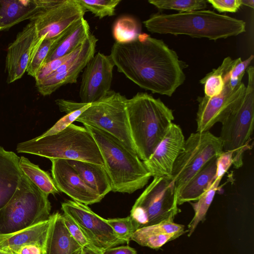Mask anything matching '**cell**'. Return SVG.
<instances>
[{"mask_svg":"<svg viewBox=\"0 0 254 254\" xmlns=\"http://www.w3.org/2000/svg\"><path fill=\"white\" fill-rule=\"evenodd\" d=\"M110 56L119 72L153 93L171 97L186 79L187 63L162 40L146 34L130 42H115Z\"/></svg>","mask_w":254,"mask_h":254,"instance_id":"1","label":"cell"},{"mask_svg":"<svg viewBox=\"0 0 254 254\" xmlns=\"http://www.w3.org/2000/svg\"><path fill=\"white\" fill-rule=\"evenodd\" d=\"M152 33L186 35L216 41L237 36L246 31V22L210 10L167 14H153L143 22Z\"/></svg>","mask_w":254,"mask_h":254,"instance_id":"2","label":"cell"},{"mask_svg":"<svg viewBox=\"0 0 254 254\" xmlns=\"http://www.w3.org/2000/svg\"><path fill=\"white\" fill-rule=\"evenodd\" d=\"M126 109L136 154L143 162L146 161L173 123V111L160 98L146 92H138L127 99Z\"/></svg>","mask_w":254,"mask_h":254,"instance_id":"3","label":"cell"},{"mask_svg":"<svg viewBox=\"0 0 254 254\" xmlns=\"http://www.w3.org/2000/svg\"><path fill=\"white\" fill-rule=\"evenodd\" d=\"M99 148L105 169L112 184V191L132 193L143 188L151 177L137 155L111 134L84 125Z\"/></svg>","mask_w":254,"mask_h":254,"instance_id":"4","label":"cell"},{"mask_svg":"<svg viewBox=\"0 0 254 254\" xmlns=\"http://www.w3.org/2000/svg\"><path fill=\"white\" fill-rule=\"evenodd\" d=\"M18 153L52 159L75 160L105 167L99 148L90 132L84 127L71 124L53 135L40 136L17 144Z\"/></svg>","mask_w":254,"mask_h":254,"instance_id":"5","label":"cell"},{"mask_svg":"<svg viewBox=\"0 0 254 254\" xmlns=\"http://www.w3.org/2000/svg\"><path fill=\"white\" fill-rule=\"evenodd\" d=\"M49 195L24 174L9 201L0 209V234L15 232L48 220Z\"/></svg>","mask_w":254,"mask_h":254,"instance_id":"6","label":"cell"},{"mask_svg":"<svg viewBox=\"0 0 254 254\" xmlns=\"http://www.w3.org/2000/svg\"><path fill=\"white\" fill-rule=\"evenodd\" d=\"M248 81L245 92L238 106L222 123L219 138L224 152H233L236 168L243 165V154L250 148L254 124V67L247 69Z\"/></svg>","mask_w":254,"mask_h":254,"instance_id":"7","label":"cell"},{"mask_svg":"<svg viewBox=\"0 0 254 254\" xmlns=\"http://www.w3.org/2000/svg\"><path fill=\"white\" fill-rule=\"evenodd\" d=\"M180 212L171 177H156L136 200L129 216L138 229L164 220H174Z\"/></svg>","mask_w":254,"mask_h":254,"instance_id":"8","label":"cell"},{"mask_svg":"<svg viewBox=\"0 0 254 254\" xmlns=\"http://www.w3.org/2000/svg\"><path fill=\"white\" fill-rule=\"evenodd\" d=\"M127 99L119 92L110 90L104 97L91 103L75 121L111 134L136 154L128 121Z\"/></svg>","mask_w":254,"mask_h":254,"instance_id":"9","label":"cell"},{"mask_svg":"<svg viewBox=\"0 0 254 254\" xmlns=\"http://www.w3.org/2000/svg\"><path fill=\"white\" fill-rule=\"evenodd\" d=\"M223 152L219 138L209 131L191 133L183 150L176 160L171 178L178 194L186 184L210 159Z\"/></svg>","mask_w":254,"mask_h":254,"instance_id":"10","label":"cell"},{"mask_svg":"<svg viewBox=\"0 0 254 254\" xmlns=\"http://www.w3.org/2000/svg\"><path fill=\"white\" fill-rule=\"evenodd\" d=\"M87 11L77 0H44L35 22L39 38L58 36L84 17Z\"/></svg>","mask_w":254,"mask_h":254,"instance_id":"11","label":"cell"},{"mask_svg":"<svg viewBox=\"0 0 254 254\" xmlns=\"http://www.w3.org/2000/svg\"><path fill=\"white\" fill-rule=\"evenodd\" d=\"M62 209L78 225L95 248L103 251L126 243L117 236L107 219L96 214L87 205L67 200L62 203Z\"/></svg>","mask_w":254,"mask_h":254,"instance_id":"12","label":"cell"},{"mask_svg":"<svg viewBox=\"0 0 254 254\" xmlns=\"http://www.w3.org/2000/svg\"><path fill=\"white\" fill-rule=\"evenodd\" d=\"M229 72L224 76V86L220 94L211 98L205 96L197 97L196 132L209 131L216 123H222L240 102L246 86L241 82L232 88L229 85Z\"/></svg>","mask_w":254,"mask_h":254,"instance_id":"13","label":"cell"},{"mask_svg":"<svg viewBox=\"0 0 254 254\" xmlns=\"http://www.w3.org/2000/svg\"><path fill=\"white\" fill-rule=\"evenodd\" d=\"M115 64L111 56L98 52L89 61L82 76L79 96L81 102L92 103L110 91Z\"/></svg>","mask_w":254,"mask_h":254,"instance_id":"14","label":"cell"},{"mask_svg":"<svg viewBox=\"0 0 254 254\" xmlns=\"http://www.w3.org/2000/svg\"><path fill=\"white\" fill-rule=\"evenodd\" d=\"M185 136L173 123L150 158L143 163L151 177H171L174 163L183 150Z\"/></svg>","mask_w":254,"mask_h":254,"instance_id":"15","label":"cell"},{"mask_svg":"<svg viewBox=\"0 0 254 254\" xmlns=\"http://www.w3.org/2000/svg\"><path fill=\"white\" fill-rule=\"evenodd\" d=\"M52 178L59 191L74 201L88 205L100 202L103 198L87 185L65 159H52Z\"/></svg>","mask_w":254,"mask_h":254,"instance_id":"16","label":"cell"},{"mask_svg":"<svg viewBox=\"0 0 254 254\" xmlns=\"http://www.w3.org/2000/svg\"><path fill=\"white\" fill-rule=\"evenodd\" d=\"M38 39L35 22L30 21L9 45L5 58L8 84L21 78L24 75Z\"/></svg>","mask_w":254,"mask_h":254,"instance_id":"17","label":"cell"},{"mask_svg":"<svg viewBox=\"0 0 254 254\" xmlns=\"http://www.w3.org/2000/svg\"><path fill=\"white\" fill-rule=\"evenodd\" d=\"M97 41L96 37L91 33L83 42L81 50L72 66L64 71L52 74L36 81L38 91L44 96H48L63 85L76 83L80 73L94 57Z\"/></svg>","mask_w":254,"mask_h":254,"instance_id":"18","label":"cell"},{"mask_svg":"<svg viewBox=\"0 0 254 254\" xmlns=\"http://www.w3.org/2000/svg\"><path fill=\"white\" fill-rule=\"evenodd\" d=\"M50 224L43 247L45 254H80L83 247L66 228L62 214L57 212L50 217Z\"/></svg>","mask_w":254,"mask_h":254,"instance_id":"19","label":"cell"},{"mask_svg":"<svg viewBox=\"0 0 254 254\" xmlns=\"http://www.w3.org/2000/svg\"><path fill=\"white\" fill-rule=\"evenodd\" d=\"M20 157L0 146V209L14 194L23 173L20 169Z\"/></svg>","mask_w":254,"mask_h":254,"instance_id":"20","label":"cell"},{"mask_svg":"<svg viewBox=\"0 0 254 254\" xmlns=\"http://www.w3.org/2000/svg\"><path fill=\"white\" fill-rule=\"evenodd\" d=\"M218 157L207 162L182 189L177 196L178 205L197 200L210 188L216 178Z\"/></svg>","mask_w":254,"mask_h":254,"instance_id":"21","label":"cell"},{"mask_svg":"<svg viewBox=\"0 0 254 254\" xmlns=\"http://www.w3.org/2000/svg\"><path fill=\"white\" fill-rule=\"evenodd\" d=\"M49 224L50 219L15 232L0 234V249L15 254L21 247L28 244L43 248Z\"/></svg>","mask_w":254,"mask_h":254,"instance_id":"22","label":"cell"},{"mask_svg":"<svg viewBox=\"0 0 254 254\" xmlns=\"http://www.w3.org/2000/svg\"><path fill=\"white\" fill-rule=\"evenodd\" d=\"M90 34L89 25L84 17L73 23L52 46L45 64L72 53L83 43Z\"/></svg>","mask_w":254,"mask_h":254,"instance_id":"23","label":"cell"},{"mask_svg":"<svg viewBox=\"0 0 254 254\" xmlns=\"http://www.w3.org/2000/svg\"><path fill=\"white\" fill-rule=\"evenodd\" d=\"M40 8L38 0H0V31L30 20Z\"/></svg>","mask_w":254,"mask_h":254,"instance_id":"24","label":"cell"},{"mask_svg":"<svg viewBox=\"0 0 254 254\" xmlns=\"http://www.w3.org/2000/svg\"><path fill=\"white\" fill-rule=\"evenodd\" d=\"M84 182L103 198L112 191V184L105 167L88 162L66 160Z\"/></svg>","mask_w":254,"mask_h":254,"instance_id":"25","label":"cell"},{"mask_svg":"<svg viewBox=\"0 0 254 254\" xmlns=\"http://www.w3.org/2000/svg\"><path fill=\"white\" fill-rule=\"evenodd\" d=\"M19 166L22 173L45 193L54 195L60 192L49 174L31 162L28 158L21 156Z\"/></svg>","mask_w":254,"mask_h":254,"instance_id":"26","label":"cell"},{"mask_svg":"<svg viewBox=\"0 0 254 254\" xmlns=\"http://www.w3.org/2000/svg\"><path fill=\"white\" fill-rule=\"evenodd\" d=\"M221 179L216 178L210 188L196 202H189L194 210V214L188 225L187 235L189 237L194 232L198 224L200 222L203 223L206 220V213L218 190Z\"/></svg>","mask_w":254,"mask_h":254,"instance_id":"27","label":"cell"},{"mask_svg":"<svg viewBox=\"0 0 254 254\" xmlns=\"http://www.w3.org/2000/svg\"><path fill=\"white\" fill-rule=\"evenodd\" d=\"M234 62L230 57L225 58L217 68L213 69L199 81L204 85L205 96L211 98L221 93L224 86V76L230 70Z\"/></svg>","mask_w":254,"mask_h":254,"instance_id":"28","label":"cell"},{"mask_svg":"<svg viewBox=\"0 0 254 254\" xmlns=\"http://www.w3.org/2000/svg\"><path fill=\"white\" fill-rule=\"evenodd\" d=\"M65 31L58 36L45 39L39 38L33 48L32 55L27 67V74L36 79L38 73L45 64L46 59L54 44L62 36Z\"/></svg>","mask_w":254,"mask_h":254,"instance_id":"29","label":"cell"},{"mask_svg":"<svg viewBox=\"0 0 254 254\" xmlns=\"http://www.w3.org/2000/svg\"><path fill=\"white\" fill-rule=\"evenodd\" d=\"M181 233L165 234L151 232L144 227L137 229L131 236L132 240L139 245L157 250L166 243L174 240L181 235Z\"/></svg>","mask_w":254,"mask_h":254,"instance_id":"30","label":"cell"},{"mask_svg":"<svg viewBox=\"0 0 254 254\" xmlns=\"http://www.w3.org/2000/svg\"><path fill=\"white\" fill-rule=\"evenodd\" d=\"M137 21L132 17L124 16L119 18L115 23L113 35L116 42L126 43L137 39L140 34Z\"/></svg>","mask_w":254,"mask_h":254,"instance_id":"31","label":"cell"},{"mask_svg":"<svg viewBox=\"0 0 254 254\" xmlns=\"http://www.w3.org/2000/svg\"><path fill=\"white\" fill-rule=\"evenodd\" d=\"M148 1L159 9H172L179 12L204 10L208 3L206 0H149Z\"/></svg>","mask_w":254,"mask_h":254,"instance_id":"32","label":"cell"},{"mask_svg":"<svg viewBox=\"0 0 254 254\" xmlns=\"http://www.w3.org/2000/svg\"><path fill=\"white\" fill-rule=\"evenodd\" d=\"M85 8L102 19L106 16H112L115 14L116 6L121 0H77Z\"/></svg>","mask_w":254,"mask_h":254,"instance_id":"33","label":"cell"},{"mask_svg":"<svg viewBox=\"0 0 254 254\" xmlns=\"http://www.w3.org/2000/svg\"><path fill=\"white\" fill-rule=\"evenodd\" d=\"M107 220L117 236L127 244L131 241L132 235L138 229L130 216L122 218L108 219Z\"/></svg>","mask_w":254,"mask_h":254,"instance_id":"34","label":"cell"},{"mask_svg":"<svg viewBox=\"0 0 254 254\" xmlns=\"http://www.w3.org/2000/svg\"><path fill=\"white\" fill-rule=\"evenodd\" d=\"M91 103H88L79 109L67 113L61 118L51 128L45 132L41 137L55 134L66 128L80 116L90 105Z\"/></svg>","mask_w":254,"mask_h":254,"instance_id":"35","label":"cell"},{"mask_svg":"<svg viewBox=\"0 0 254 254\" xmlns=\"http://www.w3.org/2000/svg\"><path fill=\"white\" fill-rule=\"evenodd\" d=\"M253 58L254 56L252 55L244 61H242L241 58L234 60V64L229 72V85L232 88H235L242 82L245 70Z\"/></svg>","mask_w":254,"mask_h":254,"instance_id":"36","label":"cell"},{"mask_svg":"<svg viewBox=\"0 0 254 254\" xmlns=\"http://www.w3.org/2000/svg\"><path fill=\"white\" fill-rule=\"evenodd\" d=\"M64 223L70 235L83 248L93 246L85 236L78 225L68 215L62 214Z\"/></svg>","mask_w":254,"mask_h":254,"instance_id":"37","label":"cell"},{"mask_svg":"<svg viewBox=\"0 0 254 254\" xmlns=\"http://www.w3.org/2000/svg\"><path fill=\"white\" fill-rule=\"evenodd\" d=\"M74 51L75 50L69 54L51 61L45 64L40 70L35 81L41 80L52 74L72 56Z\"/></svg>","mask_w":254,"mask_h":254,"instance_id":"38","label":"cell"},{"mask_svg":"<svg viewBox=\"0 0 254 254\" xmlns=\"http://www.w3.org/2000/svg\"><path fill=\"white\" fill-rule=\"evenodd\" d=\"M220 12H236L242 5L241 0H208Z\"/></svg>","mask_w":254,"mask_h":254,"instance_id":"39","label":"cell"},{"mask_svg":"<svg viewBox=\"0 0 254 254\" xmlns=\"http://www.w3.org/2000/svg\"><path fill=\"white\" fill-rule=\"evenodd\" d=\"M233 152H223L217 158L216 178H222L233 164Z\"/></svg>","mask_w":254,"mask_h":254,"instance_id":"40","label":"cell"},{"mask_svg":"<svg viewBox=\"0 0 254 254\" xmlns=\"http://www.w3.org/2000/svg\"><path fill=\"white\" fill-rule=\"evenodd\" d=\"M103 254H137L136 250L128 246L112 247L102 251Z\"/></svg>","mask_w":254,"mask_h":254,"instance_id":"41","label":"cell"},{"mask_svg":"<svg viewBox=\"0 0 254 254\" xmlns=\"http://www.w3.org/2000/svg\"><path fill=\"white\" fill-rule=\"evenodd\" d=\"M43 248L36 244H28L21 247L15 254H42Z\"/></svg>","mask_w":254,"mask_h":254,"instance_id":"42","label":"cell"},{"mask_svg":"<svg viewBox=\"0 0 254 254\" xmlns=\"http://www.w3.org/2000/svg\"><path fill=\"white\" fill-rule=\"evenodd\" d=\"M83 254H103L102 251L94 246L86 247L83 248Z\"/></svg>","mask_w":254,"mask_h":254,"instance_id":"43","label":"cell"},{"mask_svg":"<svg viewBox=\"0 0 254 254\" xmlns=\"http://www.w3.org/2000/svg\"><path fill=\"white\" fill-rule=\"evenodd\" d=\"M242 5H246L254 8V0H241Z\"/></svg>","mask_w":254,"mask_h":254,"instance_id":"44","label":"cell"},{"mask_svg":"<svg viewBox=\"0 0 254 254\" xmlns=\"http://www.w3.org/2000/svg\"><path fill=\"white\" fill-rule=\"evenodd\" d=\"M42 254H45V252H44V251L43 250V252H42Z\"/></svg>","mask_w":254,"mask_h":254,"instance_id":"45","label":"cell"},{"mask_svg":"<svg viewBox=\"0 0 254 254\" xmlns=\"http://www.w3.org/2000/svg\"><path fill=\"white\" fill-rule=\"evenodd\" d=\"M80 254H83V250H82V252Z\"/></svg>","mask_w":254,"mask_h":254,"instance_id":"46","label":"cell"},{"mask_svg":"<svg viewBox=\"0 0 254 254\" xmlns=\"http://www.w3.org/2000/svg\"></svg>","mask_w":254,"mask_h":254,"instance_id":"47","label":"cell"}]
</instances>
